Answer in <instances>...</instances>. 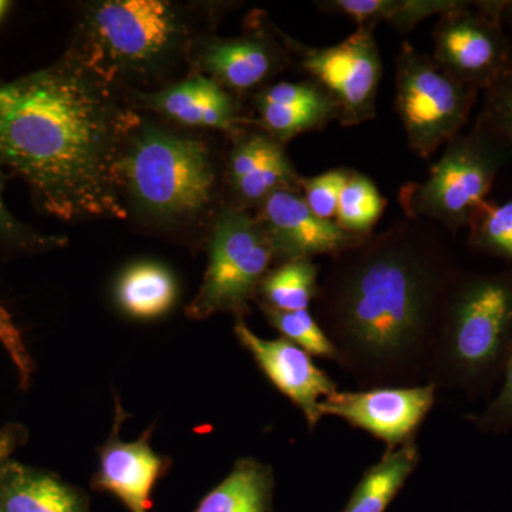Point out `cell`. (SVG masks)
Instances as JSON below:
<instances>
[{
    "label": "cell",
    "instance_id": "obj_31",
    "mask_svg": "<svg viewBox=\"0 0 512 512\" xmlns=\"http://www.w3.org/2000/svg\"><path fill=\"white\" fill-rule=\"evenodd\" d=\"M478 431L505 434L512 431V352L501 379L500 390L480 413L468 416Z\"/></svg>",
    "mask_w": 512,
    "mask_h": 512
},
{
    "label": "cell",
    "instance_id": "obj_10",
    "mask_svg": "<svg viewBox=\"0 0 512 512\" xmlns=\"http://www.w3.org/2000/svg\"><path fill=\"white\" fill-rule=\"evenodd\" d=\"M431 56L457 79L488 89L507 70L512 43L498 13V0L464 2L437 19Z\"/></svg>",
    "mask_w": 512,
    "mask_h": 512
},
{
    "label": "cell",
    "instance_id": "obj_32",
    "mask_svg": "<svg viewBox=\"0 0 512 512\" xmlns=\"http://www.w3.org/2000/svg\"><path fill=\"white\" fill-rule=\"evenodd\" d=\"M0 345L6 350L18 372L20 387L28 390L35 375V360L26 345L22 330L13 320L12 313L3 305L2 299H0Z\"/></svg>",
    "mask_w": 512,
    "mask_h": 512
},
{
    "label": "cell",
    "instance_id": "obj_24",
    "mask_svg": "<svg viewBox=\"0 0 512 512\" xmlns=\"http://www.w3.org/2000/svg\"><path fill=\"white\" fill-rule=\"evenodd\" d=\"M319 291V268L313 259L279 262L259 286L256 303L278 311H305Z\"/></svg>",
    "mask_w": 512,
    "mask_h": 512
},
{
    "label": "cell",
    "instance_id": "obj_15",
    "mask_svg": "<svg viewBox=\"0 0 512 512\" xmlns=\"http://www.w3.org/2000/svg\"><path fill=\"white\" fill-rule=\"evenodd\" d=\"M248 33L215 39L201 55L202 70L231 94L259 92L292 63L284 33L274 36L261 19Z\"/></svg>",
    "mask_w": 512,
    "mask_h": 512
},
{
    "label": "cell",
    "instance_id": "obj_36",
    "mask_svg": "<svg viewBox=\"0 0 512 512\" xmlns=\"http://www.w3.org/2000/svg\"><path fill=\"white\" fill-rule=\"evenodd\" d=\"M0 512H2V511H0Z\"/></svg>",
    "mask_w": 512,
    "mask_h": 512
},
{
    "label": "cell",
    "instance_id": "obj_30",
    "mask_svg": "<svg viewBox=\"0 0 512 512\" xmlns=\"http://www.w3.org/2000/svg\"><path fill=\"white\" fill-rule=\"evenodd\" d=\"M350 168H333L325 173L303 177L301 195L313 214L335 221L340 192L348 180Z\"/></svg>",
    "mask_w": 512,
    "mask_h": 512
},
{
    "label": "cell",
    "instance_id": "obj_27",
    "mask_svg": "<svg viewBox=\"0 0 512 512\" xmlns=\"http://www.w3.org/2000/svg\"><path fill=\"white\" fill-rule=\"evenodd\" d=\"M259 309L269 325L281 333L282 338L288 339L311 356L325 357L336 362L338 355L335 345L309 309L286 312L264 305H259Z\"/></svg>",
    "mask_w": 512,
    "mask_h": 512
},
{
    "label": "cell",
    "instance_id": "obj_3",
    "mask_svg": "<svg viewBox=\"0 0 512 512\" xmlns=\"http://www.w3.org/2000/svg\"><path fill=\"white\" fill-rule=\"evenodd\" d=\"M512 352V266L493 274L464 272L448 298L429 384L488 396Z\"/></svg>",
    "mask_w": 512,
    "mask_h": 512
},
{
    "label": "cell",
    "instance_id": "obj_17",
    "mask_svg": "<svg viewBox=\"0 0 512 512\" xmlns=\"http://www.w3.org/2000/svg\"><path fill=\"white\" fill-rule=\"evenodd\" d=\"M255 124L279 143L325 130L340 116L339 104L311 79L272 83L255 93Z\"/></svg>",
    "mask_w": 512,
    "mask_h": 512
},
{
    "label": "cell",
    "instance_id": "obj_19",
    "mask_svg": "<svg viewBox=\"0 0 512 512\" xmlns=\"http://www.w3.org/2000/svg\"><path fill=\"white\" fill-rule=\"evenodd\" d=\"M2 512H92L87 495L63 478L12 460L0 474Z\"/></svg>",
    "mask_w": 512,
    "mask_h": 512
},
{
    "label": "cell",
    "instance_id": "obj_29",
    "mask_svg": "<svg viewBox=\"0 0 512 512\" xmlns=\"http://www.w3.org/2000/svg\"><path fill=\"white\" fill-rule=\"evenodd\" d=\"M6 174L0 167V245L15 254L35 255L63 247L66 239L45 235L19 221L3 200Z\"/></svg>",
    "mask_w": 512,
    "mask_h": 512
},
{
    "label": "cell",
    "instance_id": "obj_14",
    "mask_svg": "<svg viewBox=\"0 0 512 512\" xmlns=\"http://www.w3.org/2000/svg\"><path fill=\"white\" fill-rule=\"evenodd\" d=\"M255 217L271 239L279 262L289 259L330 258L357 247L369 235H355L313 214L301 192L279 191L266 198Z\"/></svg>",
    "mask_w": 512,
    "mask_h": 512
},
{
    "label": "cell",
    "instance_id": "obj_12",
    "mask_svg": "<svg viewBox=\"0 0 512 512\" xmlns=\"http://www.w3.org/2000/svg\"><path fill=\"white\" fill-rule=\"evenodd\" d=\"M131 417L119 394H114V423L110 436L99 448V467L92 477L94 490L114 495L128 512H150L151 494L157 481L171 468V460L151 447L154 426L136 441L121 440L120 429Z\"/></svg>",
    "mask_w": 512,
    "mask_h": 512
},
{
    "label": "cell",
    "instance_id": "obj_16",
    "mask_svg": "<svg viewBox=\"0 0 512 512\" xmlns=\"http://www.w3.org/2000/svg\"><path fill=\"white\" fill-rule=\"evenodd\" d=\"M229 153L227 180L234 202L231 205L249 210L258 208L279 191L301 192L303 177L296 171L284 144L262 130L239 128Z\"/></svg>",
    "mask_w": 512,
    "mask_h": 512
},
{
    "label": "cell",
    "instance_id": "obj_26",
    "mask_svg": "<svg viewBox=\"0 0 512 512\" xmlns=\"http://www.w3.org/2000/svg\"><path fill=\"white\" fill-rule=\"evenodd\" d=\"M467 228L471 248L512 266V200L503 204L485 201Z\"/></svg>",
    "mask_w": 512,
    "mask_h": 512
},
{
    "label": "cell",
    "instance_id": "obj_13",
    "mask_svg": "<svg viewBox=\"0 0 512 512\" xmlns=\"http://www.w3.org/2000/svg\"><path fill=\"white\" fill-rule=\"evenodd\" d=\"M234 333L269 382L301 410L309 430H315L323 417L320 402L338 390L335 380L315 365L308 352L282 336L261 338L242 318L235 319Z\"/></svg>",
    "mask_w": 512,
    "mask_h": 512
},
{
    "label": "cell",
    "instance_id": "obj_34",
    "mask_svg": "<svg viewBox=\"0 0 512 512\" xmlns=\"http://www.w3.org/2000/svg\"><path fill=\"white\" fill-rule=\"evenodd\" d=\"M498 13L512 43V0H498Z\"/></svg>",
    "mask_w": 512,
    "mask_h": 512
},
{
    "label": "cell",
    "instance_id": "obj_5",
    "mask_svg": "<svg viewBox=\"0 0 512 512\" xmlns=\"http://www.w3.org/2000/svg\"><path fill=\"white\" fill-rule=\"evenodd\" d=\"M84 66L104 83L147 77L180 55L187 26L163 0H107L86 16Z\"/></svg>",
    "mask_w": 512,
    "mask_h": 512
},
{
    "label": "cell",
    "instance_id": "obj_25",
    "mask_svg": "<svg viewBox=\"0 0 512 512\" xmlns=\"http://www.w3.org/2000/svg\"><path fill=\"white\" fill-rule=\"evenodd\" d=\"M386 207L387 200L372 178L350 170L345 187L340 192L335 222L350 234L370 235Z\"/></svg>",
    "mask_w": 512,
    "mask_h": 512
},
{
    "label": "cell",
    "instance_id": "obj_8",
    "mask_svg": "<svg viewBox=\"0 0 512 512\" xmlns=\"http://www.w3.org/2000/svg\"><path fill=\"white\" fill-rule=\"evenodd\" d=\"M480 90L457 79L429 53L403 43L396 60V107L410 150L429 160L461 134Z\"/></svg>",
    "mask_w": 512,
    "mask_h": 512
},
{
    "label": "cell",
    "instance_id": "obj_7",
    "mask_svg": "<svg viewBox=\"0 0 512 512\" xmlns=\"http://www.w3.org/2000/svg\"><path fill=\"white\" fill-rule=\"evenodd\" d=\"M278 264V254L258 218L227 205L212 225L207 269L185 315L204 320L232 313L235 319H244L265 276Z\"/></svg>",
    "mask_w": 512,
    "mask_h": 512
},
{
    "label": "cell",
    "instance_id": "obj_22",
    "mask_svg": "<svg viewBox=\"0 0 512 512\" xmlns=\"http://www.w3.org/2000/svg\"><path fill=\"white\" fill-rule=\"evenodd\" d=\"M177 295L174 275L156 262L128 266L114 288V298L121 311L141 320L158 319L170 312Z\"/></svg>",
    "mask_w": 512,
    "mask_h": 512
},
{
    "label": "cell",
    "instance_id": "obj_6",
    "mask_svg": "<svg viewBox=\"0 0 512 512\" xmlns=\"http://www.w3.org/2000/svg\"><path fill=\"white\" fill-rule=\"evenodd\" d=\"M507 163L503 148L474 123L447 144L423 181L400 188V207L410 220L437 222L451 232L467 228Z\"/></svg>",
    "mask_w": 512,
    "mask_h": 512
},
{
    "label": "cell",
    "instance_id": "obj_9",
    "mask_svg": "<svg viewBox=\"0 0 512 512\" xmlns=\"http://www.w3.org/2000/svg\"><path fill=\"white\" fill-rule=\"evenodd\" d=\"M375 30L359 26L333 46H308L285 36L292 63L318 83L339 104V123L359 126L375 119L383 76Z\"/></svg>",
    "mask_w": 512,
    "mask_h": 512
},
{
    "label": "cell",
    "instance_id": "obj_18",
    "mask_svg": "<svg viewBox=\"0 0 512 512\" xmlns=\"http://www.w3.org/2000/svg\"><path fill=\"white\" fill-rule=\"evenodd\" d=\"M151 106L185 126L234 134L244 123L234 94L207 76H194L168 87L151 99Z\"/></svg>",
    "mask_w": 512,
    "mask_h": 512
},
{
    "label": "cell",
    "instance_id": "obj_4",
    "mask_svg": "<svg viewBox=\"0 0 512 512\" xmlns=\"http://www.w3.org/2000/svg\"><path fill=\"white\" fill-rule=\"evenodd\" d=\"M121 178L138 210L157 221L177 222L210 208L218 173L204 141L144 128L128 140Z\"/></svg>",
    "mask_w": 512,
    "mask_h": 512
},
{
    "label": "cell",
    "instance_id": "obj_20",
    "mask_svg": "<svg viewBox=\"0 0 512 512\" xmlns=\"http://www.w3.org/2000/svg\"><path fill=\"white\" fill-rule=\"evenodd\" d=\"M274 494V468L258 458L242 457L192 512H272Z\"/></svg>",
    "mask_w": 512,
    "mask_h": 512
},
{
    "label": "cell",
    "instance_id": "obj_1",
    "mask_svg": "<svg viewBox=\"0 0 512 512\" xmlns=\"http://www.w3.org/2000/svg\"><path fill=\"white\" fill-rule=\"evenodd\" d=\"M461 274L439 227L426 220L396 221L333 256L315 302L336 363L363 389L429 384Z\"/></svg>",
    "mask_w": 512,
    "mask_h": 512
},
{
    "label": "cell",
    "instance_id": "obj_35",
    "mask_svg": "<svg viewBox=\"0 0 512 512\" xmlns=\"http://www.w3.org/2000/svg\"><path fill=\"white\" fill-rule=\"evenodd\" d=\"M8 8H9V3L2 2V0H0V19H2V16L5 15V12H6V10H8Z\"/></svg>",
    "mask_w": 512,
    "mask_h": 512
},
{
    "label": "cell",
    "instance_id": "obj_21",
    "mask_svg": "<svg viewBox=\"0 0 512 512\" xmlns=\"http://www.w3.org/2000/svg\"><path fill=\"white\" fill-rule=\"evenodd\" d=\"M458 0H325L319 10L355 23L356 28L376 29L387 23L400 33L413 32L424 20L443 15Z\"/></svg>",
    "mask_w": 512,
    "mask_h": 512
},
{
    "label": "cell",
    "instance_id": "obj_33",
    "mask_svg": "<svg viewBox=\"0 0 512 512\" xmlns=\"http://www.w3.org/2000/svg\"><path fill=\"white\" fill-rule=\"evenodd\" d=\"M29 440V431L23 424L8 423L0 427V474L13 460V454Z\"/></svg>",
    "mask_w": 512,
    "mask_h": 512
},
{
    "label": "cell",
    "instance_id": "obj_23",
    "mask_svg": "<svg viewBox=\"0 0 512 512\" xmlns=\"http://www.w3.org/2000/svg\"><path fill=\"white\" fill-rule=\"evenodd\" d=\"M421 461L417 443L386 450L367 468L342 512H384L402 491Z\"/></svg>",
    "mask_w": 512,
    "mask_h": 512
},
{
    "label": "cell",
    "instance_id": "obj_28",
    "mask_svg": "<svg viewBox=\"0 0 512 512\" xmlns=\"http://www.w3.org/2000/svg\"><path fill=\"white\" fill-rule=\"evenodd\" d=\"M476 123L503 148L508 161H512V60L507 70L484 90Z\"/></svg>",
    "mask_w": 512,
    "mask_h": 512
},
{
    "label": "cell",
    "instance_id": "obj_11",
    "mask_svg": "<svg viewBox=\"0 0 512 512\" xmlns=\"http://www.w3.org/2000/svg\"><path fill=\"white\" fill-rule=\"evenodd\" d=\"M436 396L433 384L336 390L320 402L319 410L323 417H338L355 429L367 431L383 441L387 450H393L416 443Z\"/></svg>",
    "mask_w": 512,
    "mask_h": 512
},
{
    "label": "cell",
    "instance_id": "obj_2",
    "mask_svg": "<svg viewBox=\"0 0 512 512\" xmlns=\"http://www.w3.org/2000/svg\"><path fill=\"white\" fill-rule=\"evenodd\" d=\"M138 124L72 56L0 80V167L59 220L127 217L121 161Z\"/></svg>",
    "mask_w": 512,
    "mask_h": 512
}]
</instances>
